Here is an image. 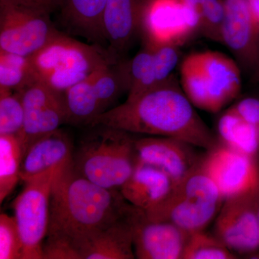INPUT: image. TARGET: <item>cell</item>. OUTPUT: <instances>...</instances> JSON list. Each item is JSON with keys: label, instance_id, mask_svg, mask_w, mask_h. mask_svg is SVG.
<instances>
[{"label": "cell", "instance_id": "cell-1", "mask_svg": "<svg viewBox=\"0 0 259 259\" xmlns=\"http://www.w3.org/2000/svg\"><path fill=\"white\" fill-rule=\"evenodd\" d=\"M129 205L120 190L104 188L79 176L72 164L61 170L51 191L44 259H81V245Z\"/></svg>", "mask_w": 259, "mask_h": 259}, {"label": "cell", "instance_id": "cell-2", "mask_svg": "<svg viewBox=\"0 0 259 259\" xmlns=\"http://www.w3.org/2000/svg\"><path fill=\"white\" fill-rule=\"evenodd\" d=\"M104 125L145 136L170 137L210 149L218 140L201 118L176 76L99 115L90 127Z\"/></svg>", "mask_w": 259, "mask_h": 259}, {"label": "cell", "instance_id": "cell-3", "mask_svg": "<svg viewBox=\"0 0 259 259\" xmlns=\"http://www.w3.org/2000/svg\"><path fill=\"white\" fill-rule=\"evenodd\" d=\"M90 127L93 131L74 151L73 170L104 188L120 190L137 165L136 138L107 126Z\"/></svg>", "mask_w": 259, "mask_h": 259}, {"label": "cell", "instance_id": "cell-4", "mask_svg": "<svg viewBox=\"0 0 259 259\" xmlns=\"http://www.w3.org/2000/svg\"><path fill=\"white\" fill-rule=\"evenodd\" d=\"M180 74L181 88L192 105L210 113L223 110L241 90V68L219 51L188 54L181 61Z\"/></svg>", "mask_w": 259, "mask_h": 259}, {"label": "cell", "instance_id": "cell-5", "mask_svg": "<svg viewBox=\"0 0 259 259\" xmlns=\"http://www.w3.org/2000/svg\"><path fill=\"white\" fill-rule=\"evenodd\" d=\"M30 59L36 79L62 93L102 66L119 61L100 46L83 44L62 32Z\"/></svg>", "mask_w": 259, "mask_h": 259}, {"label": "cell", "instance_id": "cell-6", "mask_svg": "<svg viewBox=\"0 0 259 259\" xmlns=\"http://www.w3.org/2000/svg\"><path fill=\"white\" fill-rule=\"evenodd\" d=\"M223 202L217 185L199 165L175 187L166 203L147 217L168 221L190 234L205 230L215 219Z\"/></svg>", "mask_w": 259, "mask_h": 259}, {"label": "cell", "instance_id": "cell-7", "mask_svg": "<svg viewBox=\"0 0 259 259\" xmlns=\"http://www.w3.org/2000/svg\"><path fill=\"white\" fill-rule=\"evenodd\" d=\"M65 168H51L26 181L23 191L15 199L14 217L23 242V259H44L42 248L49 228L51 191L56 177Z\"/></svg>", "mask_w": 259, "mask_h": 259}, {"label": "cell", "instance_id": "cell-8", "mask_svg": "<svg viewBox=\"0 0 259 259\" xmlns=\"http://www.w3.org/2000/svg\"><path fill=\"white\" fill-rule=\"evenodd\" d=\"M198 15L186 0H146L141 34L145 45H183L199 32Z\"/></svg>", "mask_w": 259, "mask_h": 259}, {"label": "cell", "instance_id": "cell-9", "mask_svg": "<svg viewBox=\"0 0 259 259\" xmlns=\"http://www.w3.org/2000/svg\"><path fill=\"white\" fill-rule=\"evenodd\" d=\"M60 31L50 14L0 3V49L30 57Z\"/></svg>", "mask_w": 259, "mask_h": 259}, {"label": "cell", "instance_id": "cell-10", "mask_svg": "<svg viewBox=\"0 0 259 259\" xmlns=\"http://www.w3.org/2000/svg\"><path fill=\"white\" fill-rule=\"evenodd\" d=\"M202 170L217 185L223 200L259 192L257 158L218 141L200 160Z\"/></svg>", "mask_w": 259, "mask_h": 259}, {"label": "cell", "instance_id": "cell-11", "mask_svg": "<svg viewBox=\"0 0 259 259\" xmlns=\"http://www.w3.org/2000/svg\"><path fill=\"white\" fill-rule=\"evenodd\" d=\"M259 192L226 199L216 216L214 235L237 254L259 250Z\"/></svg>", "mask_w": 259, "mask_h": 259}, {"label": "cell", "instance_id": "cell-12", "mask_svg": "<svg viewBox=\"0 0 259 259\" xmlns=\"http://www.w3.org/2000/svg\"><path fill=\"white\" fill-rule=\"evenodd\" d=\"M25 111L23 132L18 138L23 154L37 139L68 123L64 93L35 79L22 89Z\"/></svg>", "mask_w": 259, "mask_h": 259}, {"label": "cell", "instance_id": "cell-13", "mask_svg": "<svg viewBox=\"0 0 259 259\" xmlns=\"http://www.w3.org/2000/svg\"><path fill=\"white\" fill-rule=\"evenodd\" d=\"M222 44L234 56L242 72L259 81V26L247 0H223Z\"/></svg>", "mask_w": 259, "mask_h": 259}, {"label": "cell", "instance_id": "cell-14", "mask_svg": "<svg viewBox=\"0 0 259 259\" xmlns=\"http://www.w3.org/2000/svg\"><path fill=\"white\" fill-rule=\"evenodd\" d=\"M133 227L136 258L182 259L190 233L168 221L149 219L136 207Z\"/></svg>", "mask_w": 259, "mask_h": 259}, {"label": "cell", "instance_id": "cell-15", "mask_svg": "<svg viewBox=\"0 0 259 259\" xmlns=\"http://www.w3.org/2000/svg\"><path fill=\"white\" fill-rule=\"evenodd\" d=\"M138 161L151 165L166 173L175 187L198 166L194 148L185 141L162 136H143L135 141Z\"/></svg>", "mask_w": 259, "mask_h": 259}, {"label": "cell", "instance_id": "cell-16", "mask_svg": "<svg viewBox=\"0 0 259 259\" xmlns=\"http://www.w3.org/2000/svg\"><path fill=\"white\" fill-rule=\"evenodd\" d=\"M146 0H107L102 17V30L107 50L117 61L141 34Z\"/></svg>", "mask_w": 259, "mask_h": 259}, {"label": "cell", "instance_id": "cell-17", "mask_svg": "<svg viewBox=\"0 0 259 259\" xmlns=\"http://www.w3.org/2000/svg\"><path fill=\"white\" fill-rule=\"evenodd\" d=\"M175 189L173 180L166 173L138 161L132 175L120 191L128 203L149 217L166 203Z\"/></svg>", "mask_w": 259, "mask_h": 259}, {"label": "cell", "instance_id": "cell-18", "mask_svg": "<svg viewBox=\"0 0 259 259\" xmlns=\"http://www.w3.org/2000/svg\"><path fill=\"white\" fill-rule=\"evenodd\" d=\"M134 206L87 240L79 249L81 259H134Z\"/></svg>", "mask_w": 259, "mask_h": 259}, {"label": "cell", "instance_id": "cell-19", "mask_svg": "<svg viewBox=\"0 0 259 259\" xmlns=\"http://www.w3.org/2000/svg\"><path fill=\"white\" fill-rule=\"evenodd\" d=\"M72 141L66 131L59 128L37 139L24 153L20 180L26 182L54 168L72 164Z\"/></svg>", "mask_w": 259, "mask_h": 259}, {"label": "cell", "instance_id": "cell-20", "mask_svg": "<svg viewBox=\"0 0 259 259\" xmlns=\"http://www.w3.org/2000/svg\"><path fill=\"white\" fill-rule=\"evenodd\" d=\"M129 90L127 98H135L171 79V65L158 49L145 45L131 60L127 61Z\"/></svg>", "mask_w": 259, "mask_h": 259}, {"label": "cell", "instance_id": "cell-21", "mask_svg": "<svg viewBox=\"0 0 259 259\" xmlns=\"http://www.w3.org/2000/svg\"><path fill=\"white\" fill-rule=\"evenodd\" d=\"M107 0H63L61 16L66 27L75 34L97 45L106 44L102 17Z\"/></svg>", "mask_w": 259, "mask_h": 259}, {"label": "cell", "instance_id": "cell-22", "mask_svg": "<svg viewBox=\"0 0 259 259\" xmlns=\"http://www.w3.org/2000/svg\"><path fill=\"white\" fill-rule=\"evenodd\" d=\"M217 132L221 144L252 157H258L259 127L245 122L232 107L220 117Z\"/></svg>", "mask_w": 259, "mask_h": 259}, {"label": "cell", "instance_id": "cell-23", "mask_svg": "<svg viewBox=\"0 0 259 259\" xmlns=\"http://www.w3.org/2000/svg\"><path fill=\"white\" fill-rule=\"evenodd\" d=\"M64 96L68 123L90 126L97 117L105 112L93 88L91 75L68 89Z\"/></svg>", "mask_w": 259, "mask_h": 259}, {"label": "cell", "instance_id": "cell-24", "mask_svg": "<svg viewBox=\"0 0 259 259\" xmlns=\"http://www.w3.org/2000/svg\"><path fill=\"white\" fill-rule=\"evenodd\" d=\"M23 150L18 138L0 135V202L3 203L20 180Z\"/></svg>", "mask_w": 259, "mask_h": 259}, {"label": "cell", "instance_id": "cell-25", "mask_svg": "<svg viewBox=\"0 0 259 259\" xmlns=\"http://www.w3.org/2000/svg\"><path fill=\"white\" fill-rule=\"evenodd\" d=\"M35 79L30 57L0 49V89L19 92Z\"/></svg>", "mask_w": 259, "mask_h": 259}, {"label": "cell", "instance_id": "cell-26", "mask_svg": "<svg viewBox=\"0 0 259 259\" xmlns=\"http://www.w3.org/2000/svg\"><path fill=\"white\" fill-rule=\"evenodd\" d=\"M232 252L214 233L205 230L190 233L182 259H233Z\"/></svg>", "mask_w": 259, "mask_h": 259}, {"label": "cell", "instance_id": "cell-27", "mask_svg": "<svg viewBox=\"0 0 259 259\" xmlns=\"http://www.w3.org/2000/svg\"><path fill=\"white\" fill-rule=\"evenodd\" d=\"M198 15L199 30L203 36L222 44L225 18L223 0H186Z\"/></svg>", "mask_w": 259, "mask_h": 259}, {"label": "cell", "instance_id": "cell-28", "mask_svg": "<svg viewBox=\"0 0 259 259\" xmlns=\"http://www.w3.org/2000/svg\"><path fill=\"white\" fill-rule=\"evenodd\" d=\"M25 122L21 94L0 89V135L20 137Z\"/></svg>", "mask_w": 259, "mask_h": 259}, {"label": "cell", "instance_id": "cell-29", "mask_svg": "<svg viewBox=\"0 0 259 259\" xmlns=\"http://www.w3.org/2000/svg\"><path fill=\"white\" fill-rule=\"evenodd\" d=\"M23 245L14 216L0 214V259H23Z\"/></svg>", "mask_w": 259, "mask_h": 259}, {"label": "cell", "instance_id": "cell-30", "mask_svg": "<svg viewBox=\"0 0 259 259\" xmlns=\"http://www.w3.org/2000/svg\"><path fill=\"white\" fill-rule=\"evenodd\" d=\"M231 107L245 122L259 127V99L246 97Z\"/></svg>", "mask_w": 259, "mask_h": 259}, {"label": "cell", "instance_id": "cell-31", "mask_svg": "<svg viewBox=\"0 0 259 259\" xmlns=\"http://www.w3.org/2000/svg\"><path fill=\"white\" fill-rule=\"evenodd\" d=\"M62 3L63 0H0V3L50 15L56 10L61 8Z\"/></svg>", "mask_w": 259, "mask_h": 259}, {"label": "cell", "instance_id": "cell-32", "mask_svg": "<svg viewBox=\"0 0 259 259\" xmlns=\"http://www.w3.org/2000/svg\"><path fill=\"white\" fill-rule=\"evenodd\" d=\"M247 3L255 23L259 26V0H247Z\"/></svg>", "mask_w": 259, "mask_h": 259}, {"label": "cell", "instance_id": "cell-33", "mask_svg": "<svg viewBox=\"0 0 259 259\" xmlns=\"http://www.w3.org/2000/svg\"><path fill=\"white\" fill-rule=\"evenodd\" d=\"M248 256H250V258H259L258 251L255 252V253H252V254L248 255Z\"/></svg>", "mask_w": 259, "mask_h": 259}, {"label": "cell", "instance_id": "cell-34", "mask_svg": "<svg viewBox=\"0 0 259 259\" xmlns=\"http://www.w3.org/2000/svg\"><path fill=\"white\" fill-rule=\"evenodd\" d=\"M258 219H259V197H258Z\"/></svg>", "mask_w": 259, "mask_h": 259}]
</instances>
